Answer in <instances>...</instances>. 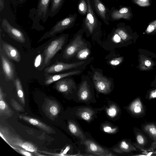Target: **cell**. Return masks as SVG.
<instances>
[{
  "instance_id": "obj_27",
  "label": "cell",
  "mask_w": 156,
  "mask_h": 156,
  "mask_svg": "<svg viewBox=\"0 0 156 156\" xmlns=\"http://www.w3.org/2000/svg\"><path fill=\"white\" fill-rule=\"evenodd\" d=\"M144 130L149 136L156 142V126L153 123L145 125L143 127Z\"/></svg>"
},
{
  "instance_id": "obj_19",
  "label": "cell",
  "mask_w": 156,
  "mask_h": 156,
  "mask_svg": "<svg viewBox=\"0 0 156 156\" xmlns=\"http://www.w3.org/2000/svg\"><path fill=\"white\" fill-rule=\"evenodd\" d=\"M136 150V148L129 142L124 140L121 142L116 147L113 149L114 152L119 154L129 152Z\"/></svg>"
},
{
  "instance_id": "obj_5",
  "label": "cell",
  "mask_w": 156,
  "mask_h": 156,
  "mask_svg": "<svg viewBox=\"0 0 156 156\" xmlns=\"http://www.w3.org/2000/svg\"><path fill=\"white\" fill-rule=\"evenodd\" d=\"M51 0H39L37 6L36 12L34 19L33 23L39 22L41 20L45 23L49 16V12Z\"/></svg>"
},
{
  "instance_id": "obj_42",
  "label": "cell",
  "mask_w": 156,
  "mask_h": 156,
  "mask_svg": "<svg viewBox=\"0 0 156 156\" xmlns=\"http://www.w3.org/2000/svg\"><path fill=\"white\" fill-rule=\"evenodd\" d=\"M27 0H18L20 4H22L26 2Z\"/></svg>"
},
{
  "instance_id": "obj_15",
  "label": "cell",
  "mask_w": 156,
  "mask_h": 156,
  "mask_svg": "<svg viewBox=\"0 0 156 156\" xmlns=\"http://www.w3.org/2000/svg\"><path fill=\"white\" fill-rule=\"evenodd\" d=\"M1 45L4 52L9 58L16 62H18L20 61V55L16 48L11 45L5 42L2 43Z\"/></svg>"
},
{
  "instance_id": "obj_34",
  "label": "cell",
  "mask_w": 156,
  "mask_h": 156,
  "mask_svg": "<svg viewBox=\"0 0 156 156\" xmlns=\"http://www.w3.org/2000/svg\"><path fill=\"white\" fill-rule=\"evenodd\" d=\"M123 58L120 57L113 59L109 61V64L112 66H116L119 65L122 61Z\"/></svg>"
},
{
  "instance_id": "obj_36",
  "label": "cell",
  "mask_w": 156,
  "mask_h": 156,
  "mask_svg": "<svg viewBox=\"0 0 156 156\" xmlns=\"http://www.w3.org/2000/svg\"><path fill=\"white\" fill-rule=\"evenodd\" d=\"M42 55L40 54L38 55L35 58L34 61V66L35 67H38L41 64L42 61Z\"/></svg>"
},
{
  "instance_id": "obj_10",
  "label": "cell",
  "mask_w": 156,
  "mask_h": 156,
  "mask_svg": "<svg viewBox=\"0 0 156 156\" xmlns=\"http://www.w3.org/2000/svg\"><path fill=\"white\" fill-rule=\"evenodd\" d=\"M83 142L87 151L92 154L99 156L115 155L112 153L103 148L92 140L86 139Z\"/></svg>"
},
{
  "instance_id": "obj_9",
  "label": "cell",
  "mask_w": 156,
  "mask_h": 156,
  "mask_svg": "<svg viewBox=\"0 0 156 156\" xmlns=\"http://www.w3.org/2000/svg\"><path fill=\"white\" fill-rule=\"evenodd\" d=\"M93 7L97 16L106 25L109 24L110 20V9L101 0H90Z\"/></svg>"
},
{
  "instance_id": "obj_8",
  "label": "cell",
  "mask_w": 156,
  "mask_h": 156,
  "mask_svg": "<svg viewBox=\"0 0 156 156\" xmlns=\"http://www.w3.org/2000/svg\"><path fill=\"white\" fill-rule=\"evenodd\" d=\"M109 16L110 20L112 21L121 19L130 20L133 17V14L129 7L122 6L119 9L112 7L110 9Z\"/></svg>"
},
{
  "instance_id": "obj_22",
  "label": "cell",
  "mask_w": 156,
  "mask_h": 156,
  "mask_svg": "<svg viewBox=\"0 0 156 156\" xmlns=\"http://www.w3.org/2000/svg\"><path fill=\"white\" fill-rule=\"evenodd\" d=\"M65 0H51L50 6L49 16L52 17L59 12Z\"/></svg>"
},
{
  "instance_id": "obj_41",
  "label": "cell",
  "mask_w": 156,
  "mask_h": 156,
  "mask_svg": "<svg viewBox=\"0 0 156 156\" xmlns=\"http://www.w3.org/2000/svg\"><path fill=\"white\" fill-rule=\"evenodd\" d=\"M144 64L147 66H150L151 65V63L149 60H146L144 62Z\"/></svg>"
},
{
  "instance_id": "obj_17",
  "label": "cell",
  "mask_w": 156,
  "mask_h": 156,
  "mask_svg": "<svg viewBox=\"0 0 156 156\" xmlns=\"http://www.w3.org/2000/svg\"><path fill=\"white\" fill-rule=\"evenodd\" d=\"M74 84V82L71 79H62L57 81L55 87L58 92L66 93L71 90Z\"/></svg>"
},
{
  "instance_id": "obj_21",
  "label": "cell",
  "mask_w": 156,
  "mask_h": 156,
  "mask_svg": "<svg viewBox=\"0 0 156 156\" xmlns=\"http://www.w3.org/2000/svg\"><path fill=\"white\" fill-rule=\"evenodd\" d=\"M94 112L89 108H81L77 110L76 115L82 119L87 121L90 120L94 115Z\"/></svg>"
},
{
  "instance_id": "obj_31",
  "label": "cell",
  "mask_w": 156,
  "mask_h": 156,
  "mask_svg": "<svg viewBox=\"0 0 156 156\" xmlns=\"http://www.w3.org/2000/svg\"><path fill=\"white\" fill-rule=\"evenodd\" d=\"M133 3L141 7H147L151 5V0H131Z\"/></svg>"
},
{
  "instance_id": "obj_6",
  "label": "cell",
  "mask_w": 156,
  "mask_h": 156,
  "mask_svg": "<svg viewBox=\"0 0 156 156\" xmlns=\"http://www.w3.org/2000/svg\"><path fill=\"white\" fill-rule=\"evenodd\" d=\"M1 26L3 30L11 38L20 43L25 42L26 38L23 32L12 25L6 19L2 20Z\"/></svg>"
},
{
  "instance_id": "obj_11",
  "label": "cell",
  "mask_w": 156,
  "mask_h": 156,
  "mask_svg": "<svg viewBox=\"0 0 156 156\" xmlns=\"http://www.w3.org/2000/svg\"><path fill=\"white\" fill-rule=\"evenodd\" d=\"M93 79L96 89L99 92L108 94L110 91L111 81L100 73L95 72L93 75Z\"/></svg>"
},
{
  "instance_id": "obj_16",
  "label": "cell",
  "mask_w": 156,
  "mask_h": 156,
  "mask_svg": "<svg viewBox=\"0 0 156 156\" xmlns=\"http://www.w3.org/2000/svg\"><path fill=\"white\" fill-rule=\"evenodd\" d=\"M19 117L22 120L41 129L48 133H51L53 132L51 127L37 119L23 115H20Z\"/></svg>"
},
{
  "instance_id": "obj_26",
  "label": "cell",
  "mask_w": 156,
  "mask_h": 156,
  "mask_svg": "<svg viewBox=\"0 0 156 156\" xmlns=\"http://www.w3.org/2000/svg\"><path fill=\"white\" fill-rule=\"evenodd\" d=\"M18 98L21 103L24 105L25 101L24 94L20 80L16 78L14 81Z\"/></svg>"
},
{
  "instance_id": "obj_12",
  "label": "cell",
  "mask_w": 156,
  "mask_h": 156,
  "mask_svg": "<svg viewBox=\"0 0 156 156\" xmlns=\"http://www.w3.org/2000/svg\"><path fill=\"white\" fill-rule=\"evenodd\" d=\"M2 48H0V56L2 68L5 79L7 81L14 80L15 69L12 63L4 55Z\"/></svg>"
},
{
  "instance_id": "obj_4",
  "label": "cell",
  "mask_w": 156,
  "mask_h": 156,
  "mask_svg": "<svg viewBox=\"0 0 156 156\" xmlns=\"http://www.w3.org/2000/svg\"><path fill=\"white\" fill-rule=\"evenodd\" d=\"M2 133H0V135L2 139L12 147L15 150L17 147H20L29 152L36 153L37 149L32 143L23 141L18 136L10 135L7 130L2 129Z\"/></svg>"
},
{
  "instance_id": "obj_23",
  "label": "cell",
  "mask_w": 156,
  "mask_h": 156,
  "mask_svg": "<svg viewBox=\"0 0 156 156\" xmlns=\"http://www.w3.org/2000/svg\"><path fill=\"white\" fill-rule=\"evenodd\" d=\"M2 89L0 88V113L1 115L10 116L12 115L13 111L9 108L4 99Z\"/></svg>"
},
{
  "instance_id": "obj_13",
  "label": "cell",
  "mask_w": 156,
  "mask_h": 156,
  "mask_svg": "<svg viewBox=\"0 0 156 156\" xmlns=\"http://www.w3.org/2000/svg\"><path fill=\"white\" fill-rule=\"evenodd\" d=\"M84 62V61H81L69 64L57 62L46 67L44 71L47 74L59 72L77 67L82 65Z\"/></svg>"
},
{
  "instance_id": "obj_35",
  "label": "cell",
  "mask_w": 156,
  "mask_h": 156,
  "mask_svg": "<svg viewBox=\"0 0 156 156\" xmlns=\"http://www.w3.org/2000/svg\"><path fill=\"white\" fill-rule=\"evenodd\" d=\"M117 110L116 108L113 106H112L107 110L108 115L111 117L115 116L116 114Z\"/></svg>"
},
{
  "instance_id": "obj_28",
  "label": "cell",
  "mask_w": 156,
  "mask_h": 156,
  "mask_svg": "<svg viewBox=\"0 0 156 156\" xmlns=\"http://www.w3.org/2000/svg\"><path fill=\"white\" fill-rule=\"evenodd\" d=\"M77 9L79 13L81 15L85 16L88 11V5L86 0H79Z\"/></svg>"
},
{
  "instance_id": "obj_18",
  "label": "cell",
  "mask_w": 156,
  "mask_h": 156,
  "mask_svg": "<svg viewBox=\"0 0 156 156\" xmlns=\"http://www.w3.org/2000/svg\"><path fill=\"white\" fill-rule=\"evenodd\" d=\"M80 73V71L77 70L55 75H48L46 76L44 83L46 85H49L64 77L72 75H76Z\"/></svg>"
},
{
  "instance_id": "obj_39",
  "label": "cell",
  "mask_w": 156,
  "mask_h": 156,
  "mask_svg": "<svg viewBox=\"0 0 156 156\" xmlns=\"http://www.w3.org/2000/svg\"><path fill=\"white\" fill-rule=\"evenodd\" d=\"M150 98H156V90L152 91L150 94Z\"/></svg>"
},
{
  "instance_id": "obj_14",
  "label": "cell",
  "mask_w": 156,
  "mask_h": 156,
  "mask_svg": "<svg viewBox=\"0 0 156 156\" xmlns=\"http://www.w3.org/2000/svg\"><path fill=\"white\" fill-rule=\"evenodd\" d=\"M60 110L59 106L56 101L50 100L47 101L44 106V111L50 119H53L56 118Z\"/></svg>"
},
{
  "instance_id": "obj_29",
  "label": "cell",
  "mask_w": 156,
  "mask_h": 156,
  "mask_svg": "<svg viewBox=\"0 0 156 156\" xmlns=\"http://www.w3.org/2000/svg\"><path fill=\"white\" fill-rule=\"evenodd\" d=\"M77 53V58L80 60H83L89 56L90 51L88 48L83 47Z\"/></svg>"
},
{
  "instance_id": "obj_24",
  "label": "cell",
  "mask_w": 156,
  "mask_h": 156,
  "mask_svg": "<svg viewBox=\"0 0 156 156\" xmlns=\"http://www.w3.org/2000/svg\"><path fill=\"white\" fill-rule=\"evenodd\" d=\"M68 126L70 132L73 135L79 138L82 141L86 139L84 134L74 122L69 121L68 122Z\"/></svg>"
},
{
  "instance_id": "obj_20",
  "label": "cell",
  "mask_w": 156,
  "mask_h": 156,
  "mask_svg": "<svg viewBox=\"0 0 156 156\" xmlns=\"http://www.w3.org/2000/svg\"><path fill=\"white\" fill-rule=\"evenodd\" d=\"M90 92L87 83L83 81L80 85L78 92L79 99L83 101H87L90 98Z\"/></svg>"
},
{
  "instance_id": "obj_2",
  "label": "cell",
  "mask_w": 156,
  "mask_h": 156,
  "mask_svg": "<svg viewBox=\"0 0 156 156\" xmlns=\"http://www.w3.org/2000/svg\"><path fill=\"white\" fill-rule=\"evenodd\" d=\"M88 11L83 20L82 25L84 29L89 34H92L99 29L101 23L99 20L97 15L94 10L90 0H86Z\"/></svg>"
},
{
  "instance_id": "obj_7",
  "label": "cell",
  "mask_w": 156,
  "mask_h": 156,
  "mask_svg": "<svg viewBox=\"0 0 156 156\" xmlns=\"http://www.w3.org/2000/svg\"><path fill=\"white\" fill-rule=\"evenodd\" d=\"M82 30L79 31V34L76 35L73 41L66 48L63 54L64 58L68 59L71 58L84 46L85 43L82 40L80 34Z\"/></svg>"
},
{
  "instance_id": "obj_1",
  "label": "cell",
  "mask_w": 156,
  "mask_h": 156,
  "mask_svg": "<svg viewBox=\"0 0 156 156\" xmlns=\"http://www.w3.org/2000/svg\"><path fill=\"white\" fill-rule=\"evenodd\" d=\"M77 18V14H69L67 16L58 21L48 31L45 33L38 40V42L43 40L53 37L64 30L73 27Z\"/></svg>"
},
{
  "instance_id": "obj_3",
  "label": "cell",
  "mask_w": 156,
  "mask_h": 156,
  "mask_svg": "<svg viewBox=\"0 0 156 156\" xmlns=\"http://www.w3.org/2000/svg\"><path fill=\"white\" fill-rule=\"evenodd\" d=\"M66 35L62 34L53 40L48 44L44 51V59L41 70L48 66L55 55L61 50L65 41Z\"/></svg>"
},
{
  "instance_id": "obj_43",
  "label": "cell",
  "mask_w": 156,
  "mask_h": 156,
  "mask_svg": "<svg viewBox=\"0 0 156 156\" xmlns=\"http://www.w3.org/2000/svg\"></svg>"
},
{
  "instance_id": "obj_32",
  "label": "cell",
  "mask_w": 156,
  "mask_h": 156,
  "mask_svg": "<svg viewBox=\"0 0 156 156\" xmlns=\"http://www.w3.org/2000/svg\"><path fill=\"white\" fill-rule=\"evenodd\" d=\"M156 31V19L153 20L148 25L146 32L150 34Z\"/></svg>"
},
{
  "instance_id": "obj_40",
  "label": "cell",
  "mask_w": 156,
  "mask_h": 156,
  "mask_svg": "<svg viewBox=\"0 0 156 156\" xmlns=\"http://www.w3.org/2000/svg\"><path fill=\"white\" fill-rule=\"evenodd\" d=\"M104 130L106 132H111L112 131V129L109 126H106L104 128Z\"/></svg>"
},
{
  "instance_id": "obj_38",
  "label": "cell",
  "mask_w": 156,
  "mask_h": 156,
  "mask_svg": "<svg viewBox=\"0 0 156 156\" xmlns=\"http://www.w3.org/2000/svg\"><path fill=\"white\" fill-rule=\"evenodd\" d=\"M5 6L4 0H0V11L1 12Z\"/></svg>"
},
{
  "instance_id": "obj_33",
  "label": "cell",
  "mask_w": 156,
  "mask_h": 156,
  "mask_svg": "<svg viewBox=\"0 0 156 156\" xmlns=\"http://www.w3.org/2000/svg\"><path fill=\"white\" fill-rule=\"evenodd\" d=\"M11 104L13 108L16 111L20 112L24 111L22 107L14 99H11Z\"/></svg>"
},
{
  "instance_id": "obj_30",
  "label": "cell",
  "mask_w": 156,
  "mask_h": 156,
  "mask_svg": "<svg viewBox=\"0 0 156 156\" xmlns=\"http://www.w3.org/2000/svg\"><path fill=\"white\" fill-rule=\"evenodd\" d=\"M136 138L137 143L142 146H144L147 143V138L142 133H137L136 134Z\"/></svg>"
},
{
  "instance_id": "obj_25",
  "label": "cell",
  "mask_w": 156,
  "mask_h": 156,
  "mask_svg": "<svg viewBox=\"0 0 156 156\" xmlns=\"http://www.w3.org/2000/svg\"><path fill=\"white\" fill-rule=\"evenodd\" d=\"M129 110L134 114H139L143 112V107L140 100L137 98L130 105Z\"/></svg>"
},
{
  "instance_id": "obj_37",
  "label": "cell",
  "mask_w": 156,
  "mask_h": 156,
  "mask_svg": "<svg viewBox=\"0 0 156 156\" xmlns=\"http://www.w3.org/2000/svg\"><path fill=\"white\" fill-rule=\"evenodd\" d=\"M19 153H20L26 156H32V154L29 151H27L25 150L20 148L18 147L17 148V149L15 150Z\"/></svg>"
}]
</instances>
